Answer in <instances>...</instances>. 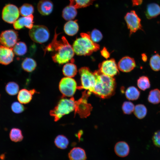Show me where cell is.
Returning a JSON list of instances; mask_svg holds the SVG:
<instances>
[{
	"label": "cell",
	"mask_w": 160,
	"mask_h": 160,
	"mask_svg": "<svg viewBox=\"0 0 160 160\" xmlns=\"http://www.w3.org/2000/svg\"><path fill=\"white\" fill-rule=\"evenodd\" d=\"M59 34L56 31L51 42L45 47L44 52H50L53 61L59 64L66 63L73 60L74 54L72 47L70 44L65 37L62 36L58 38Z\"/></svg>",
	"instance_id": "cell-1"
},
{
	"label": "cell",
	"mask_w": 160,
	"mask_h": 160,
	"mask_svg": "<svg viewBox=\"0 0 160 160\" xmlns=\"http://www.w3.org/2000/svg\"><path fill=\"white\" fill-rule=\"evenodd\" d=\"M93 73L96 81L92 93L102 98L110 97L115 90V79L102 73L99 70L95 71Z\"/></svg>",
	"instance_id": "cell-2"
},
{
	"label": "cell",
	"mask_w": 160,
	"mask_h": 160,
	"mask_svg": "<svg viewBox=\"0 0 160 160\" xmlns=\"http://www.w3.org/2000/svg\"><path fill=\"white\" fill-rule=\"evenodd\" d=\"M80 36L74 41L72 47L76 55H89L99 49V45L92 40L89 34L81 33Z\"/></svg>",
	"instance_id": "cell-3"
},
{
	"label": "cell",
	"mask_w": 160,
	"mask_h": 160,
	"mask_svg": "<svg viewBox=\"0 0 160 160\" xmlns=\"http://www.w3.org/2000/svg\"><path fill=\"white\" fill-rule=\"evenodd\" d=\"M63 97L49 112L50 115L53 118L55 121L59 120L64 116L75 110V109L76 101L73 97L69 99Z\"/></svg>",
	"instance_id": "cell-4"
},
{
	"label": "cell",
	"mask_w": 160,
	"mask_h": 160,
	"mask_svg": "<svg viewBox=\"0 0 160 160\" xmlns=\"http://www.w3.org/2000/svg\"><path fill=\"white\" fill-rule=\"evenodd\" d=\"M79 73L81 76V85L77 86L79 89H84L92 93L95 84V78L92 73L87 67H84L79 69Z\"/></svg>",
	"instance_id": "cell-5"
},
{
	"label": "cell",
	"mask_w": 160,
	"mask_h": 160,
	"mask_svg": "<svg viewBox=\"0 0 160 160\" xmlns=\"http://www.w3.org/2000/svg\"><path fill=\"white\" fill-rule=\"evenodd\" d=\"M29 34L33 41L39 44L47 41L50 36V33L48 28L41 25H33L30 30Z\"/></svg>",
	"instance_id": "cell-6"
},
{
	"label": "cell",
	"mask_w": 160,
	"mask_h": 160,
	"mask_svg": "<svg viewBox=\"0 0 160 160\" xmlns=\"http://www.w3.org/2000/svg\"><path fill=\"white\" fill-rule=\"evenodd\" d=\"M59 89L63 97H71L75 94L77 89V86L74 79L66 77L62 78L60 80Z\"/></svg>",
	"instance_id": "cell-7"
},
{
	"label": "cell",
	"mask_w": 160,
	"mask_h": 160,
	"mask_svg": "<svg viewBox=\"0 0 160 160\" xmlns=\"http://www.w3.org/2000/svg\"><path fill=\"white\" fill-rule=\"evenodd\" d=\"M86 92H84L81 97L76 101L75 114L77 113L82 118L88 116L92 109L91 105L87 103V99L91 93L88 91L87 93Z\"/></svg>",
	"instance_id": "cell-8"
},
{
	"label": "cell",
	"mask_w": 160,
	"mask_h": 160,
	"mask_svg": "<svg viewBox=\"0 0 160 160\" xmlns=\"http://www.w3.org/2000/svg\"><path fill=\"white\" fill-rule=\"evenodd\" d=\"M124 19L129 30L130 35L139 30H143L141 19L135 11L131 10L127 13Z\"/></svg>",
	"instance_id": "cell-9"
},
{
	"label": "cell",
	"mask_w": 160,
	"mask_h": 160,
	"mask_svg": "<svg viewBox=\"0 0 160 160\" xmlns=\"http://www.w3.org/2000/svg\"><path fill=\"white\" fill-rule=\"evenodd\" d=\"M18 39L17 32L14 30L3 31L0 34V46L13 49Z\"/></svg>",
	"instance_id": "cell-10"
},
{
	"label": "cell",
	"mask_w": 160,
	"mask_h": 160,
	"mask_svg": "<svg viewBox=\"0 0 160 160\" xmlns=\"http://www.w3.org/2000/svg\"><path fill=\"white\" fill-rule=\"evenodd\" d=\"M20 13L19 9L16 6L8 4L3 8L2 17L5 22L10 24H13L18 18Z\"/></svg>",
	"instance_id": "cell-11"
},
{
	"label": "cell",
	"mask_w": 160,
	"mask_h": 160,
	"mask_svg": "<svg viewBox=\"0 0 160 160\" xmlns=\"http://www.w3.org/2000/svg\"><path fill=\"white\" fill-rule=\"evenodd\" d=\"M99 71L102 73L113 77L119 72V69L113 59L103 61L98 65Z\"/></svg>",
	"instance_id": "cell-12"
},
{
	"label": "cell",
	"mask_w": 160,
	"mask_h": 160,
	"mask_svg": "<svg viewBox=\"0 0 160 160\" xmlns=\"http://www.w3.org/2000/svg\"><path fill=\"white\" fill-rule=\"evenodd\" d=\"M136 66L134 59L128 56L122 57L118 62L117 65L119 70L124 72L131 71Z\"/></svg>",
	"instance_id": "cell-13"
},
{
	"label": "cell",
	"mask_w": 160,
	"mask_h": 160,
	"mask_svg": "<svg viewBox=\"0 0 160 160\" xmlns=\"http://www.w3.org/2000/svg\"><path fill=\"white\" fill-rule=\"evenodd\" d=\"M33 16L31 15L17 19L13 23V27L17 30L21 29L24 27L30 29L33 26Z\"/></svg>",
	"instance_id": "cell-14"
},
{
	"label": "cell",
	"mask_w": 160,
	"mask_h": 160,
	"mask_svg": "<svg viewBox=\"0 0 160 160\" xmlns=\"http://www.w3.org/2000/svg\"><path fill=\"white\" fill-rule=\"evenodd\" d=\"M14 54L12 48L0 46V63L7 65L13 61Z\"/></svg>",
	"instance_id": "cell-15"
},
{
	"label": "cell",
	"mask_w": 160,
	"mask_h": 160,
	"mask_svg": "<svg viewBox=\"0 0 160 160\" xmlns=\"http://www.w3.org/2000/svg\"><path fill=\"white\" fill-rule=\"evenodd\" d=\"M37 8L42 15H48L52 12L53 4L50 0H40L37 4Z\"/></svg>",
	"instance_id": "cell-16"
},
{
	"label": "cell",
	"mask_w": 160,
	"mask_h": 160,
	"mask_svg": "<svg viewBox=\"0 0 160 160\" xmlns=\"http://www.w3.org/2000/svg\"><path fill=\"white\" fill-rule=\"evenodd\" d=\"M36 93H37V92L34 89L30 90L25 89H22L18 93L17 100L21 104H27L31 101L33 95Z\"/></svg>",
	"instance_id": "cell-17"
},
{
	"label": "cell",
	"mask_w": 160,
	"mask_h": 160,
	"mask_svg": "<svg viewBox=\"0 0 160 160\" xmlns=\"http://www.w3.org/2000/svg\"><path fill=\"white\" fill-rule=\"evenodd\" d=\"M160 15V6L156 3L148 4L147 6L145 15L148 19L155 18Z\"/></svg>",
	"instance_id": "cell-18"
},
{
	"label": "cell",
	"mask_w": 160,
	"mask_h": 160,
	"mask_svg": "<svg viewBox=\"0 0 160 160\" xmlns=\"http://www.w3.org/2000/svg\"><path fill=\"white\" fill-rule=\"evenodd\" d=\"M70 160H86L87 157L84 150L79 147L72 149L68 153Z\"/></svg>",
	"instance_id": "cell-19"
},
{
	"label": "cell",
	"mask_w": 160,
	"mask_h": 160,
	"mask_svg": "<svg viewBox=\"0 0 160 160\" xmlns=\"http://www.w3.org/2000/svg\"><path fill=\"white\" fill-rule=\"evenodd\" d=\"M115 153L118 156L124 157L129 153V148L128 144L125 142L120 141L117 143L114 147Z\"/></svg>",
	"instance_id": "cell-20"
},
{
	"label": "cell",
	"mask_w": 160,
	"mask_h": 160,
	"mask_svg": "<svg viewBox=\"0 0 160 160\" xmlns=\"http://www.w3.org/2000/svg\"><path fill=\"white\" fill-rule=\"evenodd\" d=\"M63 29L65 33L69 36H73L78 32L79 26L76 20H69L64 25Z\"/></svg>",
	"instance_id": "cell-21"
},
{
	"label": "cell",
	"mask_w": 160,
	"mask_h": 160,
	"mask_svg": "<svg viewBox=\"0 0 160 160\" xmlns=\"http://www.w3.org/2000/svg\"><path fill=\"white\" fill-rule=\"evenodd\" d=\"M76 8L69 4L65 7L62 12V16L66 20H71L73 19L77 15Z\"/></svg>",
	"instance_id": "cell-22"
},
{
	"label": "cell",
	"mask_w": 160,
	"mask_h": 160,
	"mask_svg": "<svg viewBox=\"0 0 160 160\" xmlns=\"http://www.w3.org/2000/svg\"><path fill=\"white\" fill-rule=\"evenodd\" d=\"M62 71L65 76L72 78L75 76L77 74V67L73 62L67 63L63 66Z\"/></svg>",
	"instance_id": "cell-23"
},
{
	"label": "cell",
	"mask_w": 160,
	"mask_h": 160,
	"mask_svg": "<svg viewBox=\"0 0 160 160\" xmlns=\"http://www.w3.org/2000/svg\"><path fill=\"white\" fill-rule=\"evenodd\" d=\"M21 66L25 71L31 72L36 69L37 66V63L36 61L33 58L26 57L22 62Z\"/></svg>",
	"instance_id": "cell-24"
},
{
	"label": "cell",
	"mask_w": 160,
	"mask_h": 160,
	"mask_svg": "<svg viewBox=\"0 0 160 160\" xmlns=\"http://www.w3.org/2000/svg\"><path fill=\"white\" fill-rule=\"evenodd\" d=\"M125 96L128 99L135 100L138 99L140 96V92L135 87L133 86L128 87L125 92Z\"/></svg>",
	"instance_id": "cell-25"
},
{
	"label": "cell",
	"mask_w": 160,
	"mask_h": 160,
	"mask_svg": "<svg viewBox=\"0 0 160 160\" xmlns=\"http://www.w3.org/2000/svg\"><path fill=\"white\" fill-rule=\"evenodd\" d=\"M149 102L153 104H157L160 103V90L157 88L151 90L148 97Z\"/></svg>",
	"instance_id": "cell-26"
},
{
	"label": "cell",
	"mask_w": 160,
	"mask_h": 160,
	"mask_svg": "<svg viewBox=\"0 0 160 160\" xmlns=\"http://www.w3.org/2000/svg\"><path fill=\"white\" fill-rule=\"evenodd\" d=\"M147 112V108L143 104H138L135 107L134 111V115L139 119H143L146 116Z\"/></svg>",
	"instance_id": "cell-27"
},
{
	"label": "cell",
	"mask_w": 160,
	"mask_h": 160,
	"mask_svg": "<svg viewBox=\"0 0 160 160\" xmlns=\"http://www.w3.org/2000/svg\"><path fill=\"white\" fill-rule=\"evenodd\" d=\"M13 50L16 55L21 56L25 55L27 52L26 44L22 41L17 42L13 48Z\"/></svg>",
	"instance_id": "cell-28"
},
{
	"label": "cell",
	"mask_w": 160,
	"mask_h": 160,
	"mask_svg": "<svg viewBox=\"0 0 160 160\" xmlns=\"http://www.w3.org/2000/svg\"><path fill=\"white\" fill-rule=\"evenodd\" d=\"M54 143L57 147L63 149L67 148L69 144V141L67 137L64 135H59L55 139Z\"/></svg>",
	"instance_id": "cell-29"
},
{
	"label": "cell",
	"mask_w": 160,
	"mask_h": 160,
	"mask_svg": "<svg viewBox=\"0 0 160 160\" xmlns=\"http://www.w3.org/2000/svg\"><path fill=\"white\" fill-rule=\"evenodd\" d=\"M137 84L138 87L141 90L145 91L149 88L151 87L150 80L146 76H140L137 79Z\"/></svg>",
	"instance_id": "cell-30"
},
{
	"label": "cell",
	"mask_w": 160,
	"mask_h": 160,
	"mask_svg": "<svg viewBox=\"0 0 160 160\" xmlns=\"http://www.w3.org/2000/svg\"><path fill=\"white\" fill-rule=\"evenodd\" d=\"M96 0H69L70 4L76 9L84 8L91 5Z\"/></svg>",
	"instance_id": "cell-31"
},
{
	"label": "cell",
	"mask_w": 160,
	"mask_h": 160,
	"mask_svg": "<svg viewBox=\"0 0 160 160\" xmlns=\"http://www.w3.org/2000/svg\"><path fill=\"white\" fill-rule=\"evenodd\" d=\"M9 137L12 141L17 142L21 141L23 137L20 129L17 128H13L10 132Z\"/></svg>",
	"instance_id": "cell-32"
},
{
	"label": "cell",
	"mask_w": 160,
	"mask_h": 160,
	"mask_svg": "<svg viewBox=\"0 0 160 160\" xmlns=\"http://www.w3.org/2000/svg\"><path fill=\"white\" fill-rule=\"evenodd\" d=\"M149 64L153 71H157L160 70V55L158 54L153 55L150 58Z\"/></svg>",
	"instance_id": "cell-33"
},
{
	"label": "cell",
	"mask_w": 160,
	"mask_h": 160,
	"mask_svg": "<svg viewBox=\"0 0 160 160\" xmlns=\"http://www.w3.org/2000/svg\"><path fill=\"white\" fill-rule=\"evenodd\" d=\"M34 8L31 4L25 3L20 8V14L23 16H27L32 15L34 12Z\"/></svg>",
	"instance_id": "cell-34"
},
{
	"label": "cell",
	"mask_w": 160,
	"mask_h": 160,
	"mask_svg": "<svg viewBox=\"0 0 160 160\" xmlns=\"http://www.w3.org/2000/svg\"><path fill=\"white\" fill-rule=\"evenodd\" d=\"M19 87L16 82L13 81L8 82L5 87L6 92L9 95H15L19 92Z\"/></svg>",
	"instance_id": "cell-35"
},
{
	"label": "cell",
	"mask_w": 160,
	"mask_h": 160,
	"mask_svg": "<svg viewBox=\"0 0 160 160\" xmlns=\"http://www.w3.org/2000/svg\"><path fill=\"white\" fill-rule=\"evenodd\" d=\"M135 107L134 104L132 102L126 101L123 103L122 108L124 114H129L134 111Z\"/></svg>",
	"instance_id": "cell-36"
},
{
	"label": "cell",
	"mask_w": 160,
	"mask_h": 160,
	"mask_svg": "<svg viewBox=\"0 0 160 160\" xmlns=\"http://www.w3.org/2000/svg\"><path fill=\"white\" fill-rule=\"evenodd\" d=\"M90 36L92 40L95 43L99 42L103 38V35L101 32L96 29L92 31Z\"/></svg>",
	"instance_id": "cell-37"
},
{
	"label": "cell",
	"mask_w": 160,
	"mask_h": 160,
	"mask_svg": "<svg viewBox=\"0 0 160 160\" xmlns=\"http://www.w3.org/2000/svg\"><path fill=\"white\" fill-rule=\"evenodd\" d=\"M12 111L16 113H20L23 112L25 110L24 106L20 102H13L11 106Z\"/></svg>",
	"instance_id": "cell-38"
},
{
	"label": "cell",
	"mask_w": 160,
	"mask_h": 160,
	"mask_svg": "<svg viewBox=\"0 0 160 160\" xmlns=\"http://www.w3.org/2000/svg\"><path fill=\"white\" fill-rule=\"evenodd\" d=\"M152 140L156 146L160 148V129L154 132L152 137Z\"/></svg>",
	"instance_id": "cell-39"
},
{
	"label": "cell",
	"mask_w": 160,
	"mask_h": 160,
	"mask_svg": "<svg viewBox=\"0 0 160 160\" xmlns=\"http://www.w3.org/2000/svg\"><path fill=\"white\" fill-rule=\"evenodd\" d=\"M101 54L102 56L106 59L109 57L110 54L106 49L104 47L101 51Z\"/></svg>",
	"instance_id": "cell-40"
},
{
	"label": "cell",
	"mask_w": 160,
	"mask_h": 160,
	"mask_svg": "<svg viewBox=\"0 0 160 160\" xmlns=\"http://www.w3.org/2000/svg\"><path fill=\"white\" fill-rule=\"evenodd\" d=\"M132 5L133 6L140 5L143 3V0H132Z\"/></svg>",
	"instance_id": "cell-41"
},
{
	"label": "cell",
	"mask_w": 160,
	"mask_h": 160,
	"mask_svg": "<svg viewBox=\"0 0 160 160\" xmlns=\"http://www.w3.org/2000/svg\"><path fill=\"white\" fill-rule=\"evenodd\" d=\"M141 58L143 61L144 62H146L147 60V56L144 53L141 54Z\"/></svg>",
	"instance_id": "cell-42"
},
{
	"label": "cell",
	"mask_w": 160,
	"mask_h": 160,
	"mask_svg": "<svg viewBox=\"0 0 160 160\" xmlns=\"http://www.w3.org/2000/svg\"></svg>",
	"instance_id": "cell-43"
}]
</instances>
